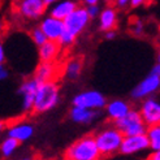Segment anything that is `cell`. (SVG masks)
<instances>
[{"label": "cell", "mask_w": 160, "mask_h": 160, "mask_svg": "<svg viewBox=\"0 0 160 160\" xmlns=\"http://www.w3.org/2000/svg\"><path fill=\"white\" fill-rule=\"evenodd\" d=\"M102 152L92 134L78 138L65 150V160H100Z\"/></svg>", "instance_id": "obj_1"}, {"label": "cell", "mask_w": 160, "mask_h": 160, "mask_svg": "<svg viewBox=\"0 0 160 160\" xmlns=\"http://www.w3.org/2000/svg\"><path fill=\"white\" fill-rule=\"evenodd\" d=\"M60 100V87L56 81L41 82L37 91L33 112L34 113H44L58 106Z\"/></svg>", "instance_id": "obj_2"}, {"label": "cell", "mask_w": 160, "mask_h": 160, "mask_svg": "<svg viewBox=\"0 0 160 160\" xmlns=\"http://www.w3.org/2000/svg\"><path fill=\"white\" fill-rule=\"evenodd\" d=\"M102 156H109L121 148L125 135L116 126H108L94 134Z\"/></svg>", "instance_id": "obj_3"}, {"label": "cell", "mask_w": 160, "mask_h": 160, "mask_svg": "<svg viewBox=\"0 0 160 160\" xmlns=\"http://www.w3.org/2000/svg\"><path fill=\"white\" fill-rule=\"evenodd\" d=\"M115 126L125 137L146 134L147 129H148V126L145 122V120H143L141 112L137 109H130V112L125 117L115 121Z\"/></svg>", "instance_id": "obj_4"}, {"label": "cell", "mask_w": 160, "mask_h": 160, "mask_svg": "<svg viewBox=\"0 0 160 160\" xmlns=\"http://www.w3.org/2000/svg\"><path fill=\"white\" fill-rule=\"evenodd\" d=\"M90 20H91V17L89 16L87 8L79 5L73 13L69 14L68 17L64 20V26H65V30L64 31H67L68 34H70L72 37H74L77 39V37L89 25Z\"/></svg>", "instance_id": "obj_5"}, {"label": "cell", "mask_w": 160, "mask_h": 160, "mask_svg": "<svg viewBox=\"0 0 160 160\" xmlns=\"http://www.w3.org/2000/svg\"><path fill=\"white\" fill-rule=\"evenodd\" d=\"M72 104L77 107H82L87 109L99 111L102 108H106L107 99L100 91L98 90H87L77 94L72 100Z\"/></svg>", "instance_id": "obj_6"}, {"label": "cell", "mask_w": 160, "mask_h": 160, "mask_svg": "<svg viewBox=\"0 0 160 160\" xmlns=\"http://www.w3.org/2000/svg\"><path fill=\"white\" fill-rule=\"evenodd\" d=\"M44 0H17L16 3V13L28 20H38L47 11Z\"/></svg>", "instance_id": "obj_7"}, {"label": "cell", "mask_w": 160, "mask_h": 160, "mask_svg": "<svg viewBox=\"0 0 160 160\" xmlns=\"http://www.w3.org/2000/svg\"><path fill=\"white\" fill-rule=\"evenodd\" d=\"M160 89V76L151 72V73L145 77L142 81L134 87L132 91L133 99H147L152 94H155Z\"/></svg>", "instance_id": "obj_8"}, {"label": "cell", "mask_w": 160, "mask_h": 160, "mask_svg": "<svg viewBox=\"0 0 160 160\" xmlns=\"http://www.w3.org/2000/svg\"><path fill=\"white\" fill-rule=\"evenodd\" d=\"M39 83L41 82H39L35 77H33V78H29L26 81H23L18 87L17 92L22 99V109L25 112L33 111Z\"/></svg>", "instance_id": "obj_9"}, {"label": "cell", "mask_w": 160, "mask_h": 160, "mask_svg": "<svg viewBox=\"0 0 160 160\" xmlns=\"http://www.w3.org/2000/svg\"><path fill=\"white\" fill-rule=\"evenodd\" d=\"M150 148V141L147 134H139V135H129L125 137L122 141L121 148L118 152L122 155H133L137 152H142Z\"/></svg>", "instance_id": "obj_10"}, {"label": "cell", "mask_w": 160, "mask_h": 160, "mask_svg": "<svg viewBox=\"0 0 160 160\" xmlns=\"http://www.w3.org/2000/svg\"><path fill=\"white\" fill-rule=\"evenodd\" d=\"M139 112L147 126L160 125V102L154 98H147L141 104Z\"/></svg>", "instance_id": "obj_11"}, {"label": "cell", "mask_w": 160, "mask_h": 160, "mask_svg": "<svg viewBox=\"0 0 160 160\" xmlns=\"http://www.w3.org/2000/svg\"><path fill=\"white\" fill-rule=\"evenodd\" d=\"M39 28L43 30V33L47 35L48 41H58L61 38L65 26H64V21L59 20L52 16H46L44 18H42L41 23H39Z\"/></svg>", "instance_id": "obj_12"}, {"label": "cell", "mask_w": 160, "mask_h": 160, "mask_svg": "<svg viewBox=\"0 0 160 160\" xmlns=\"http://www.w3.org/2000/svg\"><path fill=\"white\" fill-rule=\"evenodd\" d=\"M50 16L56 17L59 20H65L69 14L73 13L79 7L76 0H59L58 3L50 5Z\"/></svg>", "instance_id": "obj_13"}, {"label": "cell", "mask_w": 160, "mask_h": 160, "mask_svg": "<svg viewBox=\"0 0 160 160\" xmlns=\"http://www.w3.org/2000/svg\"><path fill=\"white\" fill-rule=\"evenodd\" d=\"M61 44L58 41H47L44 44L38 47V58L41 62H53L59 58Z\"/></svg>", "instance_id": "obj_14"}, {"label": "cell", "mask_w": 160, "mask_h": 160, "mask_svg": "<svg viewBox=\"0 0 160 160\" xmlns=\"http://www.w3.org/2000/svg\"><path fill=\"white\" fill-rule=\"evenodd\" d=\"M130 104L128 102L122 100V99H115L111 100L109 103H107L106 106V112L107 116L112 120V121H117V120L125 117L128 113L130 112Z\"/></svg>", "instance_id": "obj_15"}, {"label": "cell", "mask_w": 160, "mask_h": 160, "mask_svg": "<svg viewBox=\"0 0 160 160\" xmlns=\"http://www.w3.org/2000/svg\"><path fill=\"white\" fill-rule=\"evenodd\" d=\"M69 116H70L73 122L87 125V124H91L94 120L99 116V112L95 111V109H87V108L73 106L69 112Z\"/></svg>", "instance_id": "obj_16"}, {"label": "cell", "mask_w": 160, "mask_h": 160, "mask_svg": "<svg viewBox=\"0 0 160 160\" xmlns=\"http://www.w3.org/2000/svg\"><path fill=\"white\" fill-rule=\"evenodd\" d=\"M34 134V126L29 122H18L8 129V137L16 138L20 142L29 141Z\"/></svg>", "instance_id": "obj_17"}, {"label": "cell", "mask_w": 160, "mask_h": 160, "mask_svg": "<svg viewBox=\"0 0 160 160\" xmlns=\"http://www.w3.org/2000/svg\"><path fill=\"white\" fill-rule=\"evenodd\" d=\"M58 73L59 70L58 67L55 65V62H41L35 69L34 77L39 82H48V81H55Z\"/></svg>", "instance_id": "obj_18"}, {"label": "cell", "mask_w": 160, "mask_h": 160, "mask_svg": "<svg viewBox=\"0 0 160 160\" xmlns=\"http://www.w3.org/2000/svg\"><path fill=\"white\" fill-rule=\"evenodd\" d=\"M116 25H117V12L112 7L104 8L99 14V29L107 33L109 30H115Z\"/></svg>", "instance_id": "obj_19"}, {"label": "cell", "mask_w": 160, "mask_h": 160, "mask_svg": "<svg viewBox=\"0 0 160 160\" xmlns=\"http://www.w3.org/2000/svg\"><path fill=\"white\" fill-rule=\"evenodd\" d=\"M82 68L83 64L81 59H72L65 64V68H64V76L65 78L70 79V81H74L77 79L82 73Z\"/></svg>", "instance_id": "obj_20"}, {"label": "cell", "mask_w": 160, "mask_h": 160, "mask_svg": "<svg viewBox=\"0 0 160 160\" xmlns=\"http://www.w3.org/2000/svg\"><path fill=\"white\" fill-rule=\"evenodd\" d=\"M20 141H17L16 138H12V137H7L3 142H2V146H0V152H2V156L3 158H11L14 151L18 148L20 146Z\"/></svg>", "instance_id": "obj_21"}, {"label": "cell", "mask_w": 160, "mask_h": 160, "mask_svg": "<svg viewBox=\"0 0 160 160\" xmlns=\"http://www.w3.org/2000/svg\"><path fill=\"white\" fill-rule=\"evenodd\" d=\"M146 134L150 141V148L152 151L160 150V125L148 126Z\"/></svg>", "instance_id": "obj_22"}, {"label": "cell", "mask_w": 160, "mask_h": 160, "mask_svg": "<svg viewBox=\"0 0 160 160\" xmlns=\"http://www.w3.org/2000/svg\"><path fill=\"white\" fill-rule=\"evenodd\" d=\"M30 38H31V41H33V43L38 47H41L42 44H44L47 41H48V38H47V35L43 33V30L41 28H34V29H31L30 31Z\"/></svg>", "instance_id": "obj_23"}, {"label": "cell", "mask_w": 160, "mask_h": 160, "mask_svg": "<svg viewBox=\"0 0 160 160\" xmlns=\"http://www.w3.org/2000/svg\"><path fill=\"white\" fill-rule=\"evenodd\" d=\"M145 31V25L141 20H134L132 23H130V33L135 37H141Z\"/></svg>", "instance_id": "obj_24"}, {"label": "cell", "mask_w": 160, "mask_h": 160, "mask_svg": "<svg viewBox=\"0 0 160 160\" xmlns=\"http://www.w3.org/2000/svg\"><path fill=\"white\" fill-rule=\"evenodd\" d=\"M87 8V12H89V16L91 18H95V17H98V16L100 14V9H99V4H94V5H89V7H86Z\"/></svg>", "instance_id": "obj_25"}, {"label": "cell", "mask_w": 160, "mask_h": 160, "mask_svg": "<svg viewBox=\"0 0 160 160\" xmlns=\"http://www.w3.org/2000/svg\"><path fill=\"white\" fill-rule=\"evenodd\" d=\"M8 76H9V74H8L7 68L2 64V65H0V79H2V81H4V79L8 78Z\"/></svg>", "instance_id": "obj_26"}, {"label": "cell", "mask_w": 160, "mask_h": 160, "mask_svg": "<svg viewBox=\"0 0 160 160\" xmlns=\"http://www.w3.org/2000/svg\"><path fill=\"white\" fill-rule=\"evenodd\" d=\"M147 2H148V0H132V2H130V5H132L133 8H138V7L145 5Z\"/></svg>", "instance_id": "obj_27"}, {"label": "cell", "mask_w": 160, "mask_h": 160, "mask_svg": "<svg viewBox=\"0 0 160 160\" xmlns=\"http://www.w3.org/2000/svg\"><path fill=\"white\" fill-rule=\"evenodd\" d=\"M147 160H160V150H158V151H152V152L148 155Z\"/></svg>", "instance_id": "obj_28"}, {"label": "cell", "mask_w": 160, "mask_h": 160, "mask_svg": "<svg viewBox=\"0 0 160 160\" xmlns=\"http://www.w3.org/2000/svg\"><path fill=\"white\" fill-rule=\"evenodd\" d=\"M130 2H132V0H115V3H116V5H117L118 8L126 7L128 4H130Z\"/></svg>", "instance_id": "obj_29"}, {"label": "cell", "mask_w": 160, "mask_h": 160, "mask_svg": "<svg viewBox=\"0 0 160 160\" xmlns=\"http://www.w3.org/2000/svg\"><path fill=\"white\" fill-rule=\"evenodd\" d=\"M152 72L160 76V48H159V53H158V64L152 68Z\"/></svg>", "instance_id": "obj_30"}, {"label": "cell", "mask_w": 160, "mask_h": 160, "mask_svg": "<svg viewBox=\"0 0 160 160\" xmlns=\"http://www.w3.org/2000/svg\"><path fill=\"white\" fill-rule=\"evenodd\" d=\"M76 2H81V3H83L86 7L94 5V4H99V0H76Z\"/></svg>", "instance_id": "obj_31"}, {"label": "cell", "mask_w": 160, "mask_h": 160, "mask_svg": "<svg viewBox=\"0 0 160 160\" xmlns=\"http://www.w3.org/2000/svg\"><path fill=\"white\" fill-rule=\"evenodd\" d=\"M106 39H108V41H113V39L116 38V31L115 30H109V31H107L106 33Z\"/></svg>", "instance_id": "obj_32"}, {"label": "cell", "mask_w": 160, "mask_h": 160, "mask_svg": "<svg viewBox=\"0 0 160 160\" xmlns=\"http://www.w3.org/2000/svg\"><path fill=\"white\" fill-rule=\"evenodd\" d=\"M4 59H5V52H4V47H3V44L0 46V62H4Z\"/></svg>", "instance_id": "obj_33"}, {"label": "cell", "mask_w": 160, "mask_h": 160, "mask_svg": "<svg viewBox=\"0 0 160 160\" xmlns=\"http://www.w3.org/2000/svg\"><path fill=\"white\" fill-rule=\"evenodd\" d=\"M59 0H44V3L47 4V5H52V4H55V3H58Z\"/></svg>", "instance_id": "obj_34"}, {"label": "cell", "mask_w": 160, "mask_h": 160, "mask_svg": "<svg viewBox=\"0 0 160 160\" xmlns=\"http://www.w3.org/2000/svg\"><path fill=\"white\" fill-rule=\"evenodd\" d=\"M21 160H34V159H31V158H25V159H21Z\"/></svg>", "instance_id": "obj_35"}, {"label": "cell", "mask_w": 160, "mask_h": 160, "mask_svg": "<svg viewBox=\"0 0 160 160\" xmlns=\"http://www.w3.org/2000/svg\"><path fill=\"white\" fill-rule=\"evenodd\" d=\"M159 30H160V26H159Z\"/></svg>", "instance_id": "obj_36"}]
</instances>
